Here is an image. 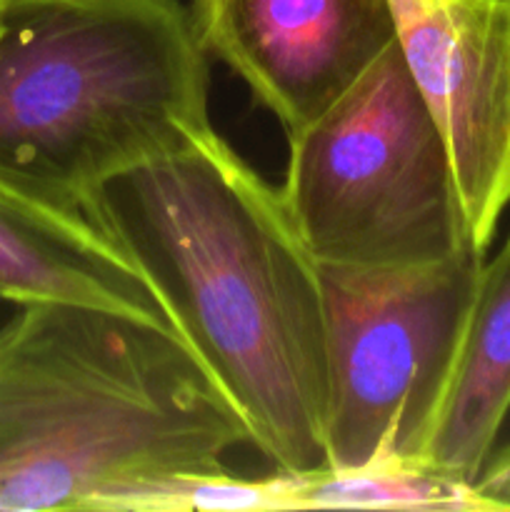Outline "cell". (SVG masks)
I'll return each instance as SVG.
<instances>
[{
    "instance_id": "6da1fadb",
    "label": "cell",
    "mask_w": 510,
    "mask_h": 512,
    "mask_svg": "<svg viewBox=\"0 0 510 512\" xmlns=\"http://www.w3.org/2000/svg\"><path fill=\"white\" fill-rule=\"evenodd\" d=\"M248 428L283 473L328 465L320 263L275 190L215 128L88 195Z\"/></svg>"
},
{
    "instance_id": "7a4b0ae2",
    "label": "cell",
    "mask_w": 510,
    "mask_h": 512,
    "mask_svg": "<svg viewBox=\"0 0 510 512\" xmlns=\"http://www.w3.org/2000/svg\"><path fill=\"white\" fill-rule=\"evenodd\" d=\"M248 428L175 330L73 303L0 328V512H135L228 475Z\"/></svg>"
},
{
    "instance_id": "3957f363",
    "label": "cell",
    "mask_w": 510,
    "mask_h": 512,
    "mask_svg": "<svg viewBox=\"0 0 510 512\" xmlns=\"http://www.w3.org/2000/svg\"><path fill=\"white\" fill-rule=\"evenodd\" d=\"M208 53L180 0H3L0 168L88 198L210 128Z\"/></svg>"
},
{
    "instance_id": "277c9868",
    "label": "cell",
    "mask_w": 510,
    "mask_h": 512,
    "mask_svg": "<svg viewBox=\"0 0 510 512\" xmlns=\"http://www.w3.org/2000/svg\"><path fill=\"white\" fill-rule=\"evenodd\" d=\"M280 195L320 265L413 268L475 253L443 133L398 43L288 135Z\"/></svg>"
},
{
    "instance_id": "5b68a950",
    "label": "cell",
    "mask_w": 510,
    "mask_h": 512,
    "mask_svg": "<svg viewBox=\"0 0 510 512\" xmlns=\"http://www.w3.org/2000/svg\"><path fill=\"white\" fill-rule=\"evenodd\" d=\"M483 255L413 268L320 265L328 468L408 463L448 380Z\"/></svg>"
},
{
    "instance_id": "8992f818",
    "label": "cell",
    "mask_w": 510,
    "mask_h": 512,
    "mask_svg": "<svg viewBox=\"0 0 510 512\" xmlns=\"http://www.w3.org/2000/svg\"><path fill=\"white\" fill-rule=\"evenodd\" d=\"M395 43L443 133L470 245L510 205V0H388Z\"/></svg>"
},
{
    "instance_id": "52a82bcc",
    "label": "cell",
    "mask_w": 510,
    "mask_h": 512,
    "mask_svg": "<svg viewBox=\"0 0 510 512\" xmlns=\"http://www.w3.org/2000/svg\"><path fill=\"white\" fill-rule=\"evenodd\" d=\"M188 10L205 53L285 135L325 113L395 43L388 0H193Z\"/></svg>"
},
{
    "instance_id": "ba28073f",
    "label": "cell",
    "mask_w": 510,
    "mask_h": 512,
    "mask_svg": "<svg viewBox=\"0 0 510 512\" xmlns=\"http://www.w3.org/2000/svg\"><path fill=\"white\" fill-rule=\"evenodd\" d=\"M0 298L115 310L173 330L143 273L88 198L0 168Z\"/></svg>"
},
{
    "instance_id": "9c48e42d",
    "label": "cell",
    "mask_w": 510,
    "mask_h": 512,
    "mask_svg": "<svg viewBox=\"0 0 510 512\" xmlns=\"http://www.w3.org/2000/svg\"><path fill=\"white\" fill-rule=\"evenodd\" d=\"M510 413V235L480 263L448 380L410 465L475 483Z\"/></svg>"
},
{
    "instance_id": "30bf717a",
    "label": "cell",
    "mask_w": 510,
    "mask_h": 512,
    "mask_svg": "<svg viewBox=\"0 0 510 512\" xmlns=\"http://www.w3.org/2000/svg\"><path fill=\"white\" fill-rule=\"evenodd\" d=\"M278 512L285 510H425L500 512L503 505L480 493L475 483L448 478L395 458L360 468H318L275 473Z\"/></svg>"
},
{
    "instance_id": "8fae6325",
    "label": "cell",
    "mask_w": 510,
    "mask_h": 512,
    "mask_svg": "<svg viewBox=\"0 0 510 512\" xmlns=\"http://www.w3.org/2000/svg\"><path fill=\"white\" fill-rule=\"evenodd\" d=\"M475 488L503 505L505 510H510V443L503 450H493V455L475 480Z\"/></svg>"
},
{
    "instance_id": "7c38bea8",
    "label": "cell",
    "mask_w": 510,
    "mask_h": 512,
    "mask_svg": "<svg viewBox=\"0 0 510 512\" xmlns=\"http://www.w3.org/2000/svg\"><path fill=\"white\" fill-rule=\"evenodd\" d=\"M0 8H3V0H0Z\"/></svg>"
}]
</instances>
